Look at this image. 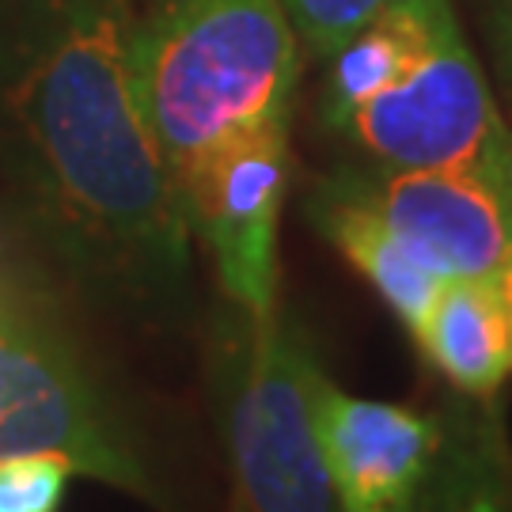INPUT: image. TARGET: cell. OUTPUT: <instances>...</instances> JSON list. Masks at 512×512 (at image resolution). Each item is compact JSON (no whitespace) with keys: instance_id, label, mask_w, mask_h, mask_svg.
<instances>
[{"instance_id":"6da1fadb","label":"cell","mask_w":512,"mask_h":512,"mask_svg":"<svg viewBox=\"0 0 512 512\" xmlns=\"http://www.w3.org/2000/svg\"><path fill=\"white\" fill-rule=\"evenodd\" d=\"M141 16V0H0V160L80 281L167 308L190 274V217L137 92Z\"/></svg>"},{"instance_id":"7a4b0ae2","label":"cell","mask_w":512,"mask_h":512,"mask_svg":"<svg viewBox=\"0 0 512 512\" xmlns=\"http://www.w3.org/2000/svg\"><path fill=\"white\" fill-rule=\"evenodd\" d=\"M133 69L148 129L183 183L232 137L289 122L296 31L281 0H156L137 27Z\"/></svg>"},{"instance_id":"3957f363","label":"cell","mask_w":512,"mask_h":512,"mask_svg":"<svg viewBox=\"0 0 512 512\" xmlns=\"http://www.w3.org/2000/svg\"><path fill=\"white\" fill-rule=\"evenodd\" d=\"M57 456L76 475L164 505L141 444L69 338L0 289V459Z\"/></svg>"},{"instance_id":"277c9868","label":"cell","mask_w":512,"mask_h":512,"mask_svg":"<svg viewBox=\"0 0 512 512\" xmlns=\"http://www.w3.org/2000/svg\"><path fill=\"white\" fill-rule=\"evenodd\" d=\"M315 353L281 315L251 323L228 395L239 512H342L311 418Z\"/></svg>"},{"instance_id":"5b68a950","label":"cell","mask_w":512,"mask_h":512,"mask_svg":"<svg viewBox=\"0 0 512 512\" xmlns=\"http://www.w3.org/2000/svg\"><path fill=\"white\" fill-rule=\"evenodd\" d=\"M384 167L406 171H475L505 194L512 129L501 122L467 42L452 27L418 65L384 92L330 118Z\"/></svg>"},{"instance_id":"8992f818","label":"cell","mask_w":512,"mask_h":512,"mask_svg":"<svg viewBox=\"0 0 512 512\" xmlns=\"http://www.w3.org/2000/svg\"><path fill=\"white\" fill-rule=\"evenodd\" d=\"M179 186L190 232L209 247L224 296L251 323L274 315L277 228L289 190V122L232 137Z\"/></svg>"},{"instance_id":"52a82bcc","label":"cell","mask_w":512,"mask_h":512,"mask_svg":"<svg viewBox=\"0 0 512 512\" xmlns=\"http://www.w3.org/2000/svg\"><path fill=\"white\" fill-rule=\"evenodd\" d=\"M437 277H497L512 258V202L475 171H406L338 179Z\"/></svg>"},{"instance_id":"ba28073f","label":"cell","mask_w":512,"mask_h":512,"mask_svg":"<svg viewBox=\"0 0 512 512\" xmlns=\"http://www.w3.org/2000/svg\"><path fill=\"white\" fill-rule=\"evenodd\" d=\"M311 418L342 512H418L440 444V418L357 399L311 372Z\"/></svg>"},{"instance_id":"9c48e42d","label":"cell","mask_w":512,"mask_h":512,"mask_svg":"<svg viewBox=\"0 0 512 512\" xmlns=\"http://www.w3.org/2000/svg\"><path fill=\"white\" fill-rule=\"evenodd\" d=\"M410 330L444 380L471 399H494L512 372V323L494 277H448Z\"/></svg>"},{"instance_id":"30bf717a","label":"cell","mask_w":512,"mask_h":512,"mask_svg":"<svg viewBox=\"0 0 512 512\" xmlns=\"http://www.w3.org/2000/svg\"><path fill=\"white\" fill-rule=\"evenodd\" d=\"M456 27L448 0H387L376 16L330 50L327 122L406 76Z\"/></svg>"},{"instance_id":"8fae6325","label":"cell","mask_w":512,"mask_h":512,"mask_svg":"<svg viewBox=\"0 0 512 512\" xmlns=\"http://www.w3.org/2000/svg\"><path fill=\"white\" fill-rule=\"evenodd\" d=\"M311 220L342 255L372 281V289L399 311L406 327H414L433 304L444 277H437L414 251L387 228L365 202H357L338 179H330L311 202Z\"/></svg>"},{"instance_id":"7c38bea8","label":"cell","mask_w":512,"mask_h":512,"mask_svg":"<svg viewBox=\"0 0 512 512\" xmlns=\"http://www.w3.org/2000/svg\"><path fill=\"white\" fill-rule=\"evenodd\" d=\"M418 512H512V444L490 399L440 421V444Z\"/></svg>"},{"instance_id":"4fadbf2b","label":"cell","mask_w":512,"mask_h":512,"mask_svg":"<svg viewBox=\"0 0 512 512\" xmlns=\"http://www.w3.org/2000/svg\"><path fill=\"white\" fill-rule=\"evenodd\" d=\"M69 475L76 471L57 456L0 459V512H57Z\"/></svg>"},{"instance_id":"5bb4252c","label":"cell","mask_w":512,"mask_h":512,"mask_svg":"<svg viewBox=\"0 0 512 512\" xmlns=\"http://www.w3.org/2000/svg\"><path fill=\"white\" fill-rule=\"evenodd\" d=\"M387 0H281L293 31L315 54H330L346 42L361 23L376 16Z\"/></svg>"},{"instance_id":"9a60e30c","label":"cell","mask_w":512,"mask_h":512,"mask_svg":"<svg viewBox=\"0 0 512 512\" xmlns=\"http://www.w3.org/2000/svg\"><path fill=\"white\" fill-rule=\"evenodd\" d=\"M494 35H497V46H501V57H505V73L512 80V0H497Z\"/></svg>"},{"instance_id":"2e32d148","label":"cell","mask_w":512,"mask_h":512,"mask_svg":"<svg viewBox=\"0 0 512 512\" xmlns=\"http://www.w3.org/2000/svg\"><path fill=\"white\" fill-rule=\"evenodd\" d=\"M497 289H501V300H505V308H509V323H512V258L501 266V274L494 277Z\"/></svg>"}]
</instances>
